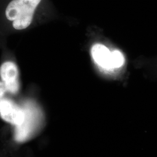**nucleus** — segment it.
<instances>
[{"mask_svg": "<svg viewBox=\"0 0 157 157\" xmlns=\"http://www.w3.org/2000/svg\"><path fill=\"white\" fill-rule=\"evenodd\" d=\"M0 117L6 122L18 126L23 122L25 113L14 102L2 98L0 99Z\"/></svg>", "mask_w": 157, "mask_h": 157, "instance_id": "nucleus-2", "label": "nucleus"}, {"mask_svg": "<svg viewBox=\"0 0 157 157\" xmlns=\"http://www.w3.org/2000/svg\"><path fill=\"white\" fill-rule=\"evenodd\" d=\"M124 58L121 52L114 50L112 52V67L113 69L121 67L124 65Z\"/></svg>", "mask_w": 157, "mask_h": 157, "instance_id": "nucleus-6", "label": "nucleus"}, {"mask_svg": "<svg viewBox=\"0 0 157 157\" xmlns=\"http://www.w3.org/2000/svg\"><path fill=\"white\" fill-rule=\"evenodd\" d=\"M6 91L7 89L6 87V84L3 82L0 81V99L3 97V96Z\"/></svg>", "mask_w": 157, "mask_h": 157, "instance_id": "nucleus-7", "label": "nucleus"}, {"mask_svg": "<svg viewBox=\"0 0 157 157\" xmlns=\"http://www.w3.org/2000/svg\"><path fill=\"white\" fill-rule=\"evenodd\" d=\"M0 76L5 83L7 91L15 94L19 90V71L17 65L11 61L3 63L0 67Z\"/></svg>", "mask_w": 157, "mask_h": 157, "instance_id": "nucleus-3", "label": "nucleus"}, {"mask_svg": "<svg viewBox=\"0 0 157 157\" xmlns=\"http://www.w3.org/2000/svg\"><path fill=\"white\" fill-rule=\"evenodd\" d=\"M25 117L22 124L17 126L15 139L17 141H25L29 139L40 125L37 116H32L25 112Z\"/></svg>", "mask_w": 157, "mask_h": 157, "instance_id": "nucleus-4", "label": "nucleus"}, {"mask_svg": "<svg viewBox=\"0 0 157 157\" xmlns=\"http://www.w3.org/2000/svg\"><path fill=\"white\" fill-rule=\"evenodd\" d=\"M93 59L100 67L105 69H112V52L105 45L96 44L91 48Z\"/></svg>", "mask_w": 157, "mask_h": 157, "instance_id": "nucleus-5", "label": "nucleus"}, {"mask_svg": "<svg viewBox=\"0 0 157 157\" xmlns=\"http://www.w3.org/2000/svg\"><path fill=\"white\" fill-rule=\"evenodd\" d=\"M41 0H12L7 6L6 15L8 20L12 21L16 30L25 29L30 26L34 13Z\"/></svg>", "mask_w": 157, "mask_h": 157, "instance_id": "nucleus-1", "label": "nucleus"}]
</instances>
